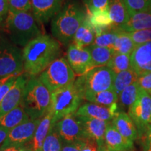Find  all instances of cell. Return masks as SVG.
Listing matches in <instances>:
<instances>
[{
  "label": "cell",
  "instance_id": "obj_15",
  "mask_svg": "<svg viewBox=\"0 0 151 151\" xmlns=\"http://www.w3.org/2000/svg\"><path fill=\"white\" fill-rule=\"evenodd\" d=\"M75 116L80 122L85 137L93 139L97 143L99 147L104 146L105 132L111 122L76 115Z\"/></svg>",
  "mask_w": 151,
  "mask_h": 151
},
{
  "label": "cell",
  "instance_id": "obj_17",
  "mask_svg": "<svg viewBox=\"0 0 151 151\" xmlns=\"http://www.w3.org/2000/svg\"><path fill=\"white\" fill-rule=\"evenodd\" d=\"M118 113V105L107 107L91 102H87L81 105L75 115L111 122Z\"/></svg>",
  "mask_w": 151,
  "mask_h": 151
},
{
  "label": "cell",
  "instance_id": "obj_1",
  "mask_svg": "<svg viewBox=\"0 0 151 151\" xmlns=\"http://www.w3.org/2000/svg\"><path fill=\"white\" fill-rule=\"evenodd\" d=\"M60 52V43L55 38L46 35L36 37L22 49L24 71L29 76H37L59 58Z\"/></svg>",
  "mask_w": 151,
  "mask_h": 151
},
{
  "label": "cell",
  "instance_id": "obj_41",
  "mask_svg": "<svg viewBox=\"0 0 151 151\" xmlns=\"http://www.w3.org/2000/svg\"><path fill=\"white\" fill-rule=\"evenodd\" d=\"M98 148L99 146L95 141L90 138H85L84 146L81 151H97Z\"/></svg>",
  "mask_w": 151,
  "mask_h": 151
},
{
  "label": "cell",
  "instance_id": "obj_2",
  "mask_svg": "<svg viewBox=\"0 0 151 151\" xmlns=\"http://www.w3.org/2000/svg\"><path fill=\"white\" fill-rule=\"evenodd\" d=\"M86 17L87 14L78 4L68 3L52 19V36L64 46L69 44Z\"/></svg>",
  "mask_w": 151,
  "mask_h": 151
},
{
  "label": "cell",
  "instance_id": "obj_26",
  "mask_svg": "<svg viewBox=\"0 0 151 151\" xmlns=\"http://www.w3.org/2000/svg\"><path fill=\"white\" fill-rule=\"evenodd\" d=\"M87 48L91 55L94 68L107 66L116 52L113 49L97 46L93 44L87 47Z\"/></svg>",
  "mask_w": 151,
  "mask_h": 151
},
{
  "label": "cell",
  "instance_id": "obj_38",
  "mask_svg": "<svg viewBox=\"0 0 151 151\" xmlns=\"http://www.w3.org/2000/svg\"><path fill=\"white\" fill-rule=\"evenodd\" d=\"M109 0H89L87 9L89 11L109 9Z\"/></svg>",
  "mask_w": 151,
  "mask_h": 151
},
{
  "label": "cell",
  "instance_id": "obj_18",
  "mask_svg": "<svg viewBox=\"0 0 151 151\" xmlns=\"http://www.w3.org/2000/svg\"><path fill=\"white\" fill-rule=\"evenodd\" d=\"M104 145L109 151H127L132 148L133 142L122 137L111 122L105 132Z\"/></svg>",
  "mask_w": 151,
  "mask_h": 151
},
{
  "label": "cell",
  "instance_id": "obj_43",
  "mask_svg": "<svg viewBox=\"0 0 151 151\" xmlns=\"http://www.w3.org/2000/svg\"><path fill=\"white\" fill-rule=\"evenodd\" d=\"M10 130L6 128L0 127V147L2 146V144L6 139L7 136L9 134V132Z\"/></svg>",
  "mask_w": 151,
  "mask_h": 151
},
{
  "label": "cell",
  "instance_id": "obj_21",
  "mask_svg": "<svg viewBox=\"0 0 151 151\" xmlns=\"http://www.w3.org/2000/svg\"><path fill=\"white\" fill-rule=\"evenodd\" d=\"M87 16L90 23L95 32L96 36L99 35L113 26L109 9L106 10H88Z\"/></svg>",
  "mask_w": 151,
  "mask_h": 151
},
{
  "label": "cell",
  "instance_id": "obj_47",
  "mask_svg": "<svg viewBox=\"0 0 151 151\" xmlns=\"http://www.w3.org/2000/svg\"><path fill=\"white\" fill-rule=\"evenodd\" d=\"M13 75H14V74H13ZM13 75H10V76H6V77H4V78H1L0 79V89H1V87H2L4 85V83L6 82L7 81L9 80V78H11V76H12Z\"/></svg>",
  "mask_w": 151,
  "mask_h": 151
},
{
  "label": "cell",
  "instance_id": "obj_9",
  "mask_svg": "<svg viewBox=\"0 0 151 151\" xmlns=\"http://www.w3.org/2000/svg\"><path fill=\"white\" fill-rule=\"evenodd\" d=\"M128 115L134 122L138 135L143 137L151 125V94L141 90L137 100L128 110Z\"/></svg>",
  "mask_w": 151,
  "mask_h": 151
},
{
  "label": "cell",
  "instance_id": "obj_44",
  "mask_svg": "<svg viewBox=\"0 0 151 151\" xmlns=\"http://www.w3.org/2000/svg\"><path fill=\"white\" fill-rule=\"evenodd\" d=\"M24 146H11L6 148H0V151H20Z\"/></svg>",
  "mask_w": 151,
  "mask_h": 151
},
{
  "label": "cell",
  "instance_id": "obj_27",
  "mask_svg": "<svg viewBox=\"0 0 151 151\" xmlns=\"http://www.w3.org/2000/svg\"><path fill=\"white\" fill-rule=\"evenodd\" d=\"M83 99L87 100L89 102L104 106L112 107L113 106L118 105L119 97L115 92L114 89H111L97 93L88 94L85 96Z\"/></svg>",
  "mask_w": 151,
  "mask_h": 151
},
{
  "label": "cell",
  "instance_id": "obj_36",
  "mask_svg": "<svg viewBox=\"0 0 151 151\" xmlns=\"http://www.w3.org/2000/svg\"><path fill=\"white\" fill-rule=\"evenodd\" d=\"M9 11L27 12L32 9L31 0H8Z\"/></svg>",
  "mask_w": 151,
  "mask_h": 151
},
{
  "label": "cell",
  "instance_id": "obj_48",
  "mask_svg": "<svg viewBox=\"0 0 151 151\" xmlns=\"http://www.w3.org/2000/svg\"><path fill=\"white\" fill-rule=\"evenodd\" d=\"M97 151H109V150H107L106 148L105 145H104V146H99V148H98V150Z\"/></svg>",
  "mask_w": 151,
  "mask_h": 151
},
{
  "label": "cell",
  "instance_id": "obj_51",
  "mask_svg": "<svg viewBox=\"0 0 151 151\" xmlns=\"http://www.w3.org/2000/svg\"><path fill=\"white\" fill-rule=\"evenodd\" d=\"M127 151H130V150H127Z\"/></svg>",
  "mask_w": 151,
  "mask_h": 151
},
{
  "label": "cell",
  "instance_id": "obj_8",
  "mask_svg": "<svg viewBox=\"0 0 151 151\" xmlns=\"http://www.w3.org/2000/svg\"><path fill=\"white\" fill-rule=\"evenodd\" d=\"M24 72L22 50L5 39H0V79Z\"/></svg>",
  "mask_w": 151,
  "mask_h": 151
},
{
  "label": "cell",
  "instance_id": "obj_32",
  "mask_svg": "<svg viewBox=\"0 0 151 151\" xmlns=\"http://www.w3.org/2000/svg\"><path fill=\"white\" fill-rule=\"evenodd\" d=\"M106 67L110 68L113 72L116 73V74L132 69L130 55L116 52Z\"/></svg>",
  "mask_w": 151,
  "mask_h": 151
},
{
  "label": "cell",
  "instance_id": "obj_14",
  "mask_svg": "<svg viewBox=\"0 0 151 151\" xmlns=\"http://www.w3.org/2000/svg\"><path fill=\"white\" fill-rule=\"evenodd\" d=\"M32 10L35 19L41 23L52 20L64 6L65 0H31Z\"/></svg>",
  "mask_w": 151,
  "mask_h": 151
},
{
  "label": "cell",
  "instance_id": "obj_35",
  "mask_svg": "<svg viewBox=\"0 0 151 151\" xmlns=\"http://www.w3.org/2000/svg\"><path fill=\"white\" fill-rule=\"evenodd\" d=\"M129 35L136 46L151 42V29L132 32Z\"/></svg>",
  "mask_w": 151,
  "mask_h": 151
},
{
  "label": "cell",
  "instance_id": "obj_25",
  "mask_svg": "<svg viewBox=\"0 0 151 151\" xmlns=\"http://www.w3.org/2000/svg\"><path fill=\"white\" fill-rule=\"evenodd\" d=\"M95 37V32L87 16L85 21L83 22L75 34L73 43L78 48H87L93 44Z\"/></svg>",
  "mask_w": 151,
  "mask_h": 151
},
{
  "label": "cell",
  "instance_id": "obj_4",
  "mask_svg": "<svg viewBox=\"0 0 151 151\" xmlns=\"http://www.w3.org/2000/svg\"><path fill=\"white\" fill-rule=\"evenodd\" d=\"M51 99V92L37 76H29L24 88L20 104L30 120L42 118L48 113Z\"/></svg>",
  "mask_w": 151,
  "mask_h": 151
},
{
  "label": "cell",
  "instance_id": "obj_40",
  "mask_svg": "<svg viewBox=\"0 0 151 151\" xmlns=\"http://www.w3.org/2000/svg\"><path fill=\"white\" fill-rule=\"evenodd\" d=\"M84 146V139L69 143L64 147H62L61 151H81Z\"/></svg>",
  "mask_w": 151,
  "mask_h": 151
},
{
  "label": "cell",
  "instance_id": "obj_31",
  "mask_svg": "<svg viewBox=\"0 0 151 151\" xmlns=\"http://www.w3.org/2000/svg\"><path fill=\"white\" fill-rule=\"evenodd\" d=\"M129 32L120 30L114 46L115 52L131 55L136 48Z\"/></svg>",
  "mask_w": 151,
  "mask_h": 151
},
{
  "label": "cell",
  "instance_id": "obj_7",
  "mask_svg": "<svg viewBox=\"0 0 151 151\" xmlns=\"http://www.w3.org/2000/svg\"><path fill=\"white\" fill-rule=\"evenodd\" d=\"M76 77V76L67 59L62 57L52 62L41 73L39 79L52 93L73 83Z\"/></svg>",
  "mask_w": 151,
  "mask_h": 151
},
{
  "label": "cell",
  "instance_id": "obj_42",
  "mask_svg": "<svg viewBox=\"0 0 151 151\" xmlns=\"http://www.w3.org/2000/svg\"><path fill=\"white\" fill-rule=\"evenodd\" d=\"M9 11L8 0H0V23L5 20Z\"/></svg>",
  "mask_w": 151,
  "mask_h": 151
},
{
  "label": "cell",
  "instance_id": "obj_45",
  "mask_svg": "<svg viewBox=\"0 0 151 151\" xmlns=\"http://www.w3.org/2000/svg\"><path fill=\"white\" fill-rule=\"evenodd\" d=\"M143 151H151L150 141H144L143 142Z\"/></svg>",
  "mask_w": 151,
  "mask_h": 151
},
{
  "label": "cell",
  "instance_id": "obj_46",
  "mask_svg": "<svg viewBox=\"0 0 151 151\" xmlns=\"http://www.w3.org/2000/svg\"><path fill=\"white\" fill-rule=\"evenodd\" d=\"M144 137H145L144 141H150L151 142V125L150 127H149L148 131L146 132V133L145 134Z\"/></svg>",
  "mask_w": 151,
  "mask_h": 151
},
{
  "label": "cell",
  "instance_id": "obj_6",
  "mask_svg": "<svg viewBox=\"0 0 151 151\" xmlns=\"http://www.w3.org/2000/svg\"><path fill=\"white\" fill-rule=\"evenodd\" d=\"M116 73L106 66L95 67L74 81L83 99L85 96L113 89Z\"/></svg>",
  "mask_w": 151,
  "mask_h": 151
},
{
  "label": "cell",
  "instance_id": "obj_5",
  "mask_svg": "<svg viewBox=\"0 0 151 151\" xmlns=\"http://www.w3.org/2000/svg\"><path fill=\"white\" fill-rule=\"evenodd\" d=\"M83 97L75 83L52 92L48 112L54 116L56 121L64 117L74 114L81 106Z\"/></svg>",
  "mask_w": 151,
  "mask_h": 151
},
{
  "label": "cell",
  "instance_id": "obj_50",
  "mask_svg": "<svg viewBox=\"0 0 151 151\" xmlns=\"http://www.w3.org/2000/svg\"><path fill=\"white\" fill-rule=\"evenodd\" d=\"M83 1H84L85 4L87 6L88 4V2H89V0H83Z\"/></svg>",
  "mask_w": 151,
  "mask_h": 151
},
{
  "label": "cell",
  "instance_id": "obj_11",
  "mask_svg": "<svg viewBox=\"0 0 151 151\" xmlns=\"http://www.w3.org/2000/svg\"><path fill=\"white\" fill-rule=\"evenodd\" d=\"M67 60L76 76H81L94 69L91 55L87 48H81L73 43L69 44Z\"/></svg>",
  "mask_w": 151,
  "mask_h": 151
},
{
  "label": "cell",
  "instance_id": "obj_33",
  "mask_svg": "<svg viewBox=\"0 0 151 151\" xmlns=\"http://www.w3.org/2000/svg\"><path fill=\"white\" fill-rule=\"evenodd\" d=\"M62 148V139L54 127L43 141L40 151H61Z\"/></svg>",
  "mask_w": 151,
  "mask_h": 151
},
{
  "label": "cell",
  "instance_id": "obj_13",
  "mask_svg": "<svg viewBox=\"0 0 151 151\" xmlns=\"http://www.w3.org/2000/svg\"><path fill=\"white\" fill-rule=\"evenodd\" d=\"M29 76L25 72L19 76L15 83L0 101V118L20 105Z\"/></svg>",
  "mask_w": 151,
  "mask_h": 151
},
{
  "label": "cell",
  "instance_id": "obj_3",
  "mask_svg": "<svg viewBox=\"0 0 151 151\" xmlns=\"http://www.w3.org/2000/svg\"><path fill=\"white\" fill-rule=\"evenodd\" d=\"M4 29L11 42L24 47L36 37L42 35L33 14L9 11L4 20Z\"/></svg>",
  "mask_w": 151,
  "mask_h": 151
},
{
  "label": "cell",
  "instance_id": "obj_24",
  "mask_svg": "<svg viewBox=\"0 0 151 151\" xmlns=\"http://www.w3.org/2000/svg\"><path fill=\"white\" fill-rule=\"evenodd\" d=\"M109 11L113 25L120 27L129 20V11L123 0H109Z\"/></svg>",
  "mask_w": 151,
  "mask_h": 151
},
{
  "label": "cell",
  "instance_id": "obj_39",
  "mask_svg": "<svg viewBox=\"0 0 151 151\" xmlns=\"http://www.w3.org/2000/svg\"><path fill=\"white\" fill-rule=\"evenodd\" d=\"M22 73H20V74L13 75L5 83L4 85L1 87V88L0 89V101L3 99V98L5 97L6 94L8 93V92L10 90L11 88H12V86H14V84L15 83V81H16L17 78Z\"/></svg>",
  "mask_w": 151,
  "mask_h": 151
},
{
  "label": "cell",
  "instance_id": "obj_52",
  "mask_svg": "<svg viewBox=\"0 0 151 151\" xmlns=\"http://www.w3.org/2000/svg\"><path fill=\"white\" fill-rule=\"evenodd\" d=\"M150 43H151V42H150Z\"/></svg>",
  "mask_w": 151,
  "mask_h": 151
},
{
  "label": "cell",
  "instance_id": "obj_12",
  "mask_svg": "<svg viewBox=\"0 0 151 151\" xmlns=\"http://www.w3.org/2000/svg\"><path fill=\"white\" fill-rule=\"evenodd\" d=\"M55 129L62 140L68 143L86 138L75 113L64 117L57 121L55 124Z\"/></svg>",
  "mask_w": 151,
  "mask_h": 151
},
{
  "label": "cell",
  "instance_id": "obj_10",
  "mask_svg": "<svg viewBox=\"0 0 151 151\" xmlns=\"http://www.w3.org/2000/svg\"><path fill=\"white\" fill-rule=\"evenodd\" d=\"M41 120V118L30 120L10 129L6 139L0 148L11 146H23L24 143L29 142L32 139Z\"/></svg>",
  "mask_w": 151,
  "mask_h": 151
},
{
  "label": "cell",
  "instance_id": "obj_37",
  "mask_svg": "<svg viewBox=\"0 0 151 151\" xmlns=\"http://www.w3.org/2000/svg\"><path fill=\"white\" fill-rule=\"evenodd\" d=\"M137 83L141 89L151 94V72L139 76Z\"/></svg>",
  "mask_w": 151,
  "mask_h": 151
},
{
  "label": "cell",
  "instance_id": "obj_19",
  "mask_svg": "<svg viewBox=\"0 0 151 151\" xmlns=\"http://www.w3.org/2000/svg\"><path fill=\"white\" fill-rule=\"evenodd\" d=\"M56 120L50 113L48 112L41 118L40 123L36 129L35 134L29 141L31 148L34 151H40L43 141L50 131L53 129L56 123Z\"/></svg>",
  "mask_w": 151,
  "mask_h": 151
},
{
  "label": "cell",
  "instance_id": "obj_23",
  "mask_svg": "<svg viewBox=\"0 0 151 151\" xmlns=\"http://www.w3.org/2000/svg\"><path fill=\"white\" fill-rule=\"evenodd\" d=\"M29 120H30L29 116L20 104L0 118V127L10 130Z\"/></svg>",
  "mask_w": 151,
  "mask_h": 151
},
{
  "label": "cell",
  "instance_id": "obj_34",
  "mask_svg": "<svg viewBox=\"0 0 151 151\" xmlns=\"http://www.w3.org/2000/svg\"><path fill=\"white\" fill-rule=\"evenodd\" d=\"M129 16L139 12L151 10V0H123Z\"/></svg>",
  "mask_w": 151,
  "mask_h": 151
},
{
  "label": "cell",
  "instance_id": "obj_16",
  "mask_svg": "<svg viewBox=\"0 0 151 151\" xmlns=\"http://www.w3.org/2000/svg\"><path fill=\"white\" fill-rule=\"evenodd\" d=\"M130 62L131 68L139 76L151 72V43L136 47L130 55Z\"/></svg>",
  "mask_w": 151,
  "mask_h": 151
},
{
  "label": "cell",
  "instance_id": "obj_30",
  "mask_svg": "<svg viewBox=\"0 0 151 151\" xmlns=\"http://www.w3.org/2000/svg\"><path fill=\"white\" fill-rule=\"evenodd\" d=\"M141 88L137 82L126 88L119 95V101L122 107L129 109L137 101L141 92Z\"/></svg>",
  "mask_w": 151,
  "mask_h": 151
},
{
  "label": "cell",
  "instance_id": "obj_29",
  "mask_svg": "<svg viewBox=\"0 0 151 151\" xmlns=\"http://www.w3.org/2000/svg\"><path fill=\"white\" fill-rule=\"evenodd\" d=\"M120 28L116 26L109 28L106 31L103 32L99 35L96 36L93 45L99 47H104L114 50V46L117 38L120 32Z\"/></svg>",
  "mask_w": 151,
  "mask_h": 151
},
{
  "label": "cell",
  "instance_id": "obj_28",
  "mask_svg": "<svg viewBox=\"0 0 151 151\" xmlns=\"http://www.w3.org/2000/svg\"><path fill=\"white\" fill-rule=\"evenodd\" d=\"M138 78L139 76L132 69L116 73L113 83V89L118 97L126 88L134 83L137 82Z\"/></svg>",
  "mask_w": 151,
  "mask_h": 151
},
{
  "label": "cell",
  "instance_id": "obj_49",
  "mask_svg": "<svg viewBox=\"0 0 151 151\" xmlns=\"http://www.w3.org/2000/svg\"><path fill=\"white\" fill-rule=\"evenodd\" d=\"M20 151H34L32 149L29 147H23Z\"/></svg>",
  "mask_w": 151,
  "mask_h": 151
},
{
  "label": "cell",
  "instance_id": "obj_20",
  "mask_svg": "<svg viewBox=\"0 0 151 151\" xmlns=\"http://www.w3.org/2000/svg\"><path fill=\"white\" fill-rule=\"evenodd\" d=\"M112 124L122 137L132 142L138 137V131L134 122L125 112H118L112 120Z\"/></svg>",
  "mask_w": 151,
  "mask_h": 151
},
{
  "label": "cell",
  "instance_id": "obj_22",
  "mask_svg": "<svg viewBox=\"0 0 151 151\" xmlns=\"http://www.w3.org/2000/svg\"><path fill=\"white\" fill-rule=\"evenodd\" d=\"M126 32L151 29V10L139 12L130 16L126 24L119 27Z\"/></svg>",
  "mask_w": 151,
  "mask_h": 151
}]
</instances>
